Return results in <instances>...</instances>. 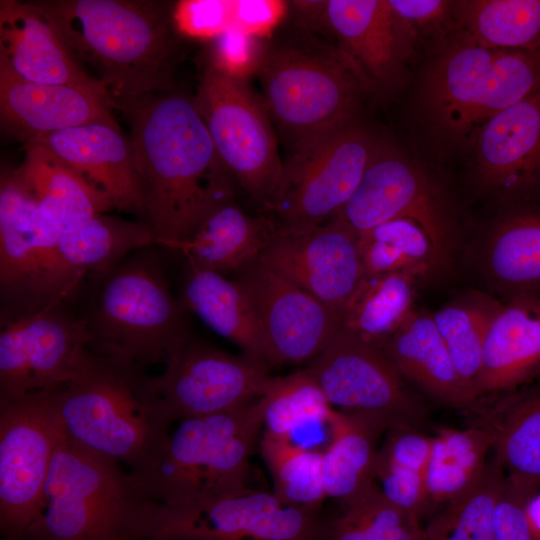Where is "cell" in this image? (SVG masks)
I'll use <instances>...</instances> for the list:
<instances>
[{"instance_id":"cell-33","label":"cell","mask_w":540,"mask_h":540,"mask_svg":"<svg viewBox=\"0 0 540 540\" xmlns=\"http://www.w3.org/2000/svg\"><path fill=\"white\" fill-rule=\"evenodd\" d=\"M264 399L262 434L304 449L325 451L337 411L305 369L275 377Z\"/></svg>"},{"instance_id":"cell-2","label":"cell","mask_w":540,"mask_h":540,"mask_svg":"<svg viewBox=\"0 0 540 540\" xmlns=\"http://www.w3.org/2000/svg\"><path fill=\"white\" fill-rule=\"evenodd\" d=\"M76 61L117 103L171 90L181 35L173 4L134 0L37 2Z\"/></svg>"},{"instance_id":"cell-51","label":"cell","mask_w":540,"mask_h":540,"mask_svg":"<svg viewBox=\"0 0 540 540\" xmlns=\"http://www.w3.org/2000/svg\"><path fill=\"white\" fill-rule=\"evenodd\" d=\"M119 540H135V539H131V538H127V537H123V538H120Z\"/></svg>"},{"instance_id":"cell-10","label":"cell","mask_w":540,"mask_h":540,"mask_svg":"<svg viewBox=\"0 0 540 540\" xmlns=\"http://www.w3.org/2000/svg\"><path fill=\"white\" fill-rule=\"evenodd\" d=\"M358 233L397 218L418 223L447 271L463 245L459 216L446 188L389 140L378 139L352 196L335 214Z\"/></svg>"},{"instance_id":"cell-14","label":"cell","mask_w":540,"mask_h":540,"mask_svg":"<svg viewBox=\"0 0 540 540\" xmlns=\"http://www.w3.org/2000/svg\"><path fill=\"white\" fill-rule=\"evenodd\" d=\"M54 392L0 398V528L25 540L64 434Z\"/></svg>"},{"instance_id":"cell-15","label":"cell","mask_w":540,"mask_h":540,"mask_svg":"<svg viewBox=\"0 0 540 540\" xmlns=\"http://www.w3.org/2000/svg\"><path fill=\"white\" fill-rule=\"evenodd\" d=\"M273 376L268 366L190 339L149 376L152 391L174 423L234 411L263 397Z\"/></svg>"},{"instance_id":"cell-23","label":"cell","mask_w":540,"mask_h":540,"mask_svg":"<svg viewBox=\"0 0 540 540\" xmlns=\"http://www.w3.org/2000/svg\"><path fill=\"white\" fill-rule=\"evenodd\" d=\"M26 143L45 146L105 194L114 208L147 221L131 141L123 135L118 124L90 123Z\"/></svg>"},{"instance_id":"cell-26","label":"cell","mask_w":540,"mask_h":540,"mask_svg":"<svg viewBox=\"0 0 540 540\" xmlns=\"http://www.w3.org/2000/svg\"><path fill=\"white\" fill-rule=\"evenodd\" d=\"M499 301L486 327L478 400L540 378V295Z\"/></svg>"},{"instance_id":"cell-49","label":"cell","mask_w":540,"mask_h":540,"mask_svg":"<svg viewBox=\"0 0 540 540\" xmlns=\"http://www.w3.org/2000/svg\"><path fill=\"white\" fill-rule=\"evenodd\" d=\"M287 5L299 28L309 32H330L327 1H293Z\"/></svg>"},{"instance_id":"cell-29","label":"cell","mask_w":540,"mask_h":540,"mask_svg":"<svg viewBox=\"0 0 540 540\" xmlns=\"http://www.w3.org/2000/svg\"><path fill=\"white\" fill-rule=\"evenodd\" d=\"M382 349L401 376L432 399L465 411L476 403L453 365L432 313L414 309Z\"/></svg>"},{"instance_id":"cell-17","label":"cell","mask_w":540,"mask_h":540,"mask_svg":"<svg viewBox=\"0 0 540 540\" xmlns=\"http://www.w3.org/2000/svg\"><path fill=\"white\" fill-rule=\"evenodd\" d=\"M259 261L337 316L365 275L359 233L339 218L303 228L275 222Z\"/></svg>"},{"instance_id":"cell-31","label":"cell","mask_w":540,"mask_h":540,"mask_svg":"<svg viewBox=\"0 0 540 540\" xmlns=\"http://www.w3.org/2000/svg\"><path fill=\"white\" fill-rule=\"evenodd\" d=\"M47 221L60 233L114 208L105 194L45 146L26 143L17 168Z\"/></svg>"},{"instance_id":"cell-44","label":"cell","mask_w":540,"mask_h":540,"mask_svg":"<svg viewBox=\"0 0 540 540\" xmlns=\"http://www.w3.org/2000/svg\"><path fill=\"white\" fill-rule=\"evenodd\" d=\"M537 489L506 474L496 503L492 540H540L527 515Z\"/></svg>"},{"instance_id":"cell-39","label":"cell","mask_w":540,"mask_h":540,"mask_svg":"<svg viewBox=\"0 0 540 540\" xmlns=\"http://www.w3.org/2000/svg\"><path fill=\"white\" fill-rule=\"evenodd\" d=\"M498 304L483 293L469 292L432 313L453 365L476 401L485 331Z\"/></svg>"},{"instance_id":"cell-42","label":"cell","mask_w":540,"mask_h":540,"mask_svg":"<svg viewBox=\"0 0 540 540\" xmlns=\"http://www.w3.org/2000/svg\"><path fill=\"white\" fill-rule=\"evenodd\" d=\"M419 520L392 504L374 484L327 523L325 540H424Z\"/></svg>"},{"instance_id":"cell-50","label":"cell","mask_w":540,"mask_h":540,"mask_svg":"<svg viewBox=\"0 0 540 540\" xmlns=\"http://www.w3.org/2000/svg\"><path fill=\"white\" fill-rule=\"evenodd\" d=\"M527 515L533 530L540 538V492H537L528 501Z\"/></svg>"},{"instance_id":"cell-40","label":"cell","mask_w":540,"mask_h":540,"mask_svg":"<svg viewBox=\"0 0 540 540\" xmlns=\"http://www.w3.org/2000/svg\"><path fill=\"white\" fill-rule=\"evenodd\" d=\"M505 477L492 453L479 478L447 502L424 528V540H492L495 507Z\"/></svg>"},{"instance_id":"cell-19","label":"cell","mask_w":540,"mask_h":540,"mask_svg":"<svg viewBox=\"0 0 540 540\" xmlns=\"http://www.w3.org/2000/svg\"><path fill=\"white\" fill-rule=\"evenodd\" d=\"M472 178L503 207L540 203V88L474 135Z\"/></svg>"},{"instance_id":"cell-3","label":"cell","mask_w":540,"mask_h":540,"mask_svg":"<svg viewBox=\"0 0 540 540\" xmlns=\"http://www.w3.org/2000/svg\"><path fill=\"white\" fill-rule=\"evenodd\" d=\"M54 398L64 437L130 474L150 469L168 441L172 422L136 365L87 350Z\"/></svg>"},{"instance_id":"cell-1","label":"cell","mask_w":540,"mask_h":540,"mask_svg":"<svg viewBox=\"0 0 540 540\" xmlns=\"http://www.w3.org/2000/svg\"><path fill=\"white\" fill-rule=\"evenodd\" d=\"M131 130L147 221L158 244L177 250L218 206L235 180L219 157L193 98L172 90L117 103Z\"/></svg>"},{"instance_id":"cell-43","label":"cell","mask_w":540,"mask_h":540,"mask_svg":"<svg viewBox=\"0 0 540 540\" xmlns=\"http://www.w3.org/2000/svg\"><path fill=\"white\" fill-rule=\"evenodd\" d=\"M173 18L181 35L213 39L228 30L244 33L245 3L240 1L187 0L173 7Z\"/></svg>"},{"instance_id":"cell-21","label":"cell","mask_w":540,"mask_h":540,"mask_svg":"<svg viewBox=\"0 0 540 540\" xmlns=\"http://www.w3.org/2000/svg\"><path fill=\"white\" fill-rule=\"evenodd\" d=\"M327 22L375 92L398 87L417 37L388 0H328Z\"/></svg>"},{"instance_id":"cell-41","label":"cell","mask_w":540,"mask_h":540,"mask_svg":"<svg viewBox=\"0 0 540 540\" xmlns=\"http://www.w3.org/2000/svg\"><path fill=\"white\" fill-rule=\"evenodd\" d=\"M261 456L273 481V493L282 502L310 511L326 498L323 452L308 450L262 434Z\"/></svg>"},{"instance_id":"cell-46","label":"cell","mask_w":540,"mask_h":540,"mask_svg":"<svg viewBox=\"0 0 540 540\" xmlns=\"http://www.w3.org/2000/svg\"><path fill=\"white\" fill-rule=\"evenodd\" d=\"M417 39L429 36L441 42L456 33V1L388 0Z\"/></svg>"},{"instance_id":"cell-4","label":"cell","mask_w":540,"mask_h":540,"mask_svg":"<svg viewBox=\"0 0 540 540\" xmlns=\"http://www.w3.org/2000/svg\"><path fill=\"white\" fill-rule=\"evenodd\" d=\"M264 103L293 149L360 122L375 90L337 45L298 27L262 53L257 69Z\"/></svg>"},{"instance_id":"cell-37","label":"cell","mask_w":540,"mask_h":540,"mask_svg":"<svg viewBox=\"0 0 540 540\" xmlns=\"http://www.w3.org/2000/svg\"><path fill=\"white\" fill-rule=\"evenodd\" d=\"M365 274L411 272L421 278L445 272L438 252L415 221L397 218L359 233Z\"/></svg>"},{"instance_id":"cell-24","label":"cell","mask_w":540,"mask_h":540,"mask_svg":"<svg viewBox=\"0 0 540 540\" xmlns=\"http://www.w3.org/2000/svg\"><path fill=\"white\" fill-rule=\"evenodd\" d=\"M111 108L101 87L32 83L0 70L1 122L25 143L90 123L117 125Z\"/></svg>"},{"instance_id":"cell-32","label":"cell","mask_w":540,"mask_h":540,"mask_svg":"<svg viewBox=\"0 0 540 540\" xmlns=\"http://www.w3.org/2000/svg\"><path fill=\"white\" fill-rule=\"evenodd\" d=\"M180 303L213 332L237 345L243 355L271 366L267 347L250 302L224 275L186 267Z\"/></svg>"},{"instance_id":"cell-45","label":"cell","mask_w":540,"mask_h":540,"mask_svg":"<svg viewBox=\"0 0 540 540\" xmlns=\"http://www.w3.org/2000/svg\"><path fill=\"white\" fill-rule=\"evenodd\" d=\"M375 478L381 492L392 504L420 519L430 503L425 474L376 459Z\"/></svg>"},{"instance_id":"cell-6","label":"cell","mask_w":540,"mask_h":540,"mask_svg":"<svg viewBox=\"0 0 540 540\" xmlns=\"http://www.w3.org/2000/svg\"><path fill=\"white\" fill-rule=\"evenodd\" d=\"M540 88V48L489 49L452 35L436 45L418 92L432 134L469 145L491 118Z\"/></svg>"},{"instance_id":"cell-35","label":"cell","mask_w":540,"mask_h":540,"mask_svg":"<svg viewBox=\"0 0 540 540\" xmlns=\"http://www.w3.org/2000/svg\"><path fill=\"white\" fill-rule=\"evenodd\" d=\"M411 272L365 274L338 315L340 328L382 347L415 309Z\"/></svg>"},{"instance_id":"cell-22","label":"cell","mask_w":540,"mask_h":540,"mask_svg":"<svg viewBox=\"0 0 540 540\" xmlns=\"http://www.w3.org/2000/svg\"><path fill=\"white\" fill-rule=\"evenodd\" d=\"M157 244V235L149 222L129 221L105 213L60 234L53 264L42 283L34 310L64 303L85 277Z\"/></svg>"},{"instance_id":"cell-47","label":"cell","mask_w":540,"mask_h":540,"mask_svg":"<svg viewBox=\"0 0 540 540\" xmlns=\"http://www.w3.org/2000/svg\"><path fill=\"white\" fill-rule=\"evenodd\" d=\"M432 443L433 438L422 434L418 429L392 428L387 431L376 459L426 475Z\"/></svg>"},{"instance_id":"cell-30","label":"cell","mask_w":540,"mask_h":540,"mask_svg":"<svg viewBox=\"0 0 540 540\" xmlns=\"http://www.w3.org/2000/svg\"><path fill=\"white\" fill-rule=\"evenodd\" d=\"M274 228L270 217L251 216L231 200L215 208L177 251L188 268L235 274L259 259Z\"/></svg>"},{"instance_id":"cell-8","label":"cell","mask_w":540,"mask_h":540,"mask_svg":"<svg viewBox=\"0 0 540 540\" xmlns=\"http://www.w3.org/2000/svg\"><path fill=\"white\" fill-rule=\"evenodd\" d=\"M326 529L317 512L246 487L178 502L138 498L123 534L135 540H325Z\"/></svg>"},{"instance_id":"cell-16","label":"cell","mask_w":540,"mask_h":540,"mask_svg":"<svg viewBox=\"0 0 540 540\" xmlns=\"http://www.w3.org/2000/svg\"><path fill=\"white\" fill-rule=\"evenodd\" d=\"M87 350L80 318L63 303L1 319L0 398L60 389Z\"/></svg>"},{"instance_id":"cell-7","label":"cell","mask_w":540,"mask_h":540,"mask_svg":"<svg viewBox=\"0 0 540 540\" xmlns=\"http://www.w3.org/2000/svg\"><path fill=\"white\" fill-rule=\"evenodd\" d=\"M264 409L263 396L234 411L178 421L156 463L129 473L137 496L178 502L246 488Z\"/></svg>"},{"instance_id":"cell-5","label":"cell","mask_w":540,"mask_h":540,"mask_svg":"<svg viewBox=\"0 0 540 540\" xmlns=\"http://www.w3.org/2000/svg\"><path fill=\"white\" fill-rule=\"evenodd\" d=\"M90 277L82 323L89 351L143 367L166 363L190 334L150 247Z\"/></svg>"},{"instance_id":"cell-25","label":"cell","mask_w":540,"mask_h":540,"mask_svg":"<svg viewBox=\"0 0 540 540\" xmlns=\"http://www.w3.org/2000/svg\"><path fill=\"white\" fill-rule=\"evenodd\" d=\"M0 70L32 83L101 87L37 2H0Z\"/></svg>"},{"instance_id":"cell-11","label":"cell","mask_w":540,"mask_h":540,"mask_svg":"<svg viewBox=\"0 0 540 540\" xmlns=\"http://www.w3.org/2000/svg\"><path fill=\"white\" fill-rule=\"evenodd\" d=\"M378 139L360 121L295 147L263 206L268 217L294 228L331 220L357 188Z\"/></svg>"},{"instance_id":"cell-34","label":"cell","mask_w":540,"mask_h":540,"mask_svg":"<svg viewBox=\"0 0 540 540\" xmlns=\"http://www.w3.org/2000/svg\"><path fill=\"white\" fill-rule=\"evenodd\" d=\"M384 431L388 429L379 421L337 411L331 441L323 452L326 498L337 499L344 507L376 484L377 443Z\"/></svg>"},{"instance_id":"cell-36","label":"cell","mask_w":540,"mask_h":540,"mask_svg":"<svg viewBox=\"0 0 540 540\" xmlns=\"http://www.w3.org/2000/svg\"><path fill=\"white\" fill-rule=\"evenodd\" d=\"M489 49L540 48V0L456 1V33Z\"/></svg>"},{"instance_id":"cell-18","label":"cell","mask_w":540,"mask_h":540,"mask_svg":"<svg viewBox=\"0 0 540 540\" xmlns=\"http://www.w3.org/2000/svg\"><path fill=\"white\" fill-rule=\"evenodd\" d=\"M232 279L250 302L271 365L308 363L340 327L334 311L259 259Z\"/></svg>"},{"instance_id":"cell-9","label":"cell","mask_w":540,"mask_h":540,"mask_svg":"<svg viewBox=\"0 0 540 540\" xmlns=\"http://www.w3.org/2000/svg\"><path fill=\"white\" fill-rule=\"evenodd\" d=\"M138 498L119 463L63 437L25 540H119Z\"/></svg>"},{"instance_id":"cell-13","label":"cell","mask_w":540,"mask_h":540,"mask_svg":"<svg viewBox=\"0 0 540 540\" xmlns=\"http://www.w3.org/2000/svg\"><path fill=\"white\" fill-rule=\"evenodd\" d=\"M305 371L331 407L379 421L386 428L420 430L427 411L382 347L339 327Z\"/></svg>"},{"instance_id":"cell-20","label":"cell","mask_w":540,"mask_h":540,"mask_svg":"<svg viewBox=\"0 0 540 540\" xmlns=\"http://www.w3.org/2000/svg\"><path fill=\"white\" fill-rule=\"evenodd\" d=\"M60 233L42 214L17 168L0 179L1 319L32 311Z\"/></svg>"},{"instance_id":"cell-38","label":"cell","mask_w":540,"mask_h":540,"mask_svg":"<svg viewBox=\"0 0 540 540\" xmlns=\"http://www.w3.org/2000/svg\"><path fill=\"white\" fill-rule=\"evenodd\" d=\"M490 451L492 439L482 427L440 430L426 472L430 501L449 502L468 489L482 474Z\"/></svg>"},{"instance_id":"cell-28","label":"cell","mask_w":540,"mask_h":540,"mask_svg":"<svg viewBox=\"0 0 540 540\" xmlns=\"http://www.w3.org/2000/svg\"><path fill=\"white\" fill-rule=\"evenodd\" d=\"M473 424L488 431L492 453L505 473L540 487V378L468 409Z\"/></svg>"},{"instance_id":"cell-48","label":"cell","mask_w":540,"mask_h":540,"mask_svg":"<svg viewBox=\"0 0 540 540\" xmlns=\"http://www.w3.org/2000/svg\"><path fill=\"white\" fill-rule=\"evenodd\" d=\"M256 38L241 31L228 30L211 39V66L244 80L249 72L258 69L263 53L258 49Z\"/></svg>"},{"instance_id":"cell-12","label":"cell","mask_w":540,"mask_h":540,"mask_svg":"<svg viewBox=\"0 0 540 540\" xmlns=\"http://www.w3.org/2000/svg\"><path fill=\"white\" fill-rule=\"evenodd\" d=\"M214 147L235 182L262 207L283 165L264 101L245 81L208 66L193 98Z\"/></svg>"},{"instance_id":"cell-27","label":"cell","mask_w":540,"mask_h":540,"mask_svg":"<svg viewBox=\"0 0 540 540\" xmlns=\"http://www.w3.org/2000/svg\"><path fill=\"white\" fill-rule=\"evenodd\" d=\"M477 260L488 286L503 299L540 295V203L504 207L484 234Z\"/></svg>"}]
</instances>
